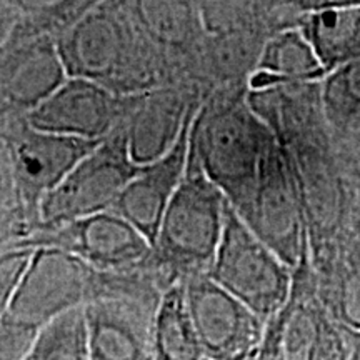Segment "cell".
Segmentation results:
<instances>
[{
	"mask_svg": "<svg viewBox=\"0 0 360 360\" xmlns=\"http://www.w3.org/2000/svg\"><path fill=\"white\" fill-rule=\"evenodd\" d=\"M292 6L302 15L315 12L339 11V8H357L360 0H292Z\"/></svg>",
	"mask_w": 360,
	"mask_h": 360,
	"instance_id": "25",
	"label": "cell"
},
{
	"mask_svg": "<svg viewBox=\"0 0 360 360\" xmlns=\"http://www.w3.org/2000/svg\"><path fill=\"white\" fill-rule=\"evenodd\" d=\"M209 277L267 323L289 300L294 270L227 204L224 236Z\"/></svg>",
	"mask_w": 360,
	"mask_h": 360,
	"instance_id": "6",
	"label": "cell"
},
{
	"mask_svg": "<svg viewBox=\"0 0 360 360\" xmlns=\"http://www.w3.org/2000/svg\"><path fill=\"white\" fill-rule=\"evenodd\" d=\"M233 212L292 270L309 254L302 199L276 137L265 154L257 182Z\"/></svg>",
	"mask_w": 360,
	"mask_h": 360,
	"instance_id": "8",
	"label": "cell"
},
{
	"mask_svg": "<svg viewBox=\"0 0 360 360\" xmlns=\"http://www.w3.org/2000/svg\"><path fill=\"white\" fill-rule=\"evenodd\" d=\"M20 247L65 252L102 272L139 267L152 252L150 242L114 210L39 229Z\"/></svg>",
	"mask_w": 360,
	"mask_h": 360,
	"instance_id": "11",
	"label": "cell"
},
{
	"mask_svg": "<svg viewBox=\"0 0 360 360\" xmlns=\"http://www.w3.org/2000/svg\"><path fill=\"white\" fill-rule=\"evenodd\" d=\"M200 105L202 101L192 90L175 84H162L124 96L122 127L135 164H148L167 154Z\"/></svg>",
	"mask_w": 360,
	"mask_h": 360,
	"instance_id": "14",
	"label": "cell"
},
{
	"mask_svg": "<svg viewBox=\"0 0 360 360\" xmlns=\"http://www.w3.org/2000/svg\"><path fill=\"white\" fill-rule=\"evenodd\" d=\"M299 29L327 74L360 57V7L307 13Z\"/></svg>",
	"mask_w": 360,
	"mask_h": 360,
	"instance_id": "20",
	"label": "cell"
},
{
	"mask_svg": "<svg viewBox=\"0 0 360 360\" xmlns=\"http://www.w3.org/2000/svg\"><path fill=\"white\" fill-rule=\"evenodd\" d=\"M227 200L188 154L186 177L152 240L150 265L165 287L205 276L222 240Z\"/></svg>",
	"mask_w": 360,
	"mask_h": 360,
	"instance_id": "5",
	"label": "cell"
},
{
	"mask_svg": "<svg viewBox=\"0 0 360 360\" xmlns=\"http://www.w3.org/2000/svg\"><path fill=\"white\" fill-rule=\"evenodd\" d=\"M249 102L274 134L295 177L309 252L334 244L349 232L354 188L323 114L321 82L249 90Z\"/></svg>",
	"mask_w": 360,
	"mask_h": 360,
	"instance_id": "1",
	"label": "cell"
},
{
	"mask_svg": "<svg viewBox=\"0 0 360 360\" xmlns=\"http://www.w3.org/2000/svg\"><path fill=\"white\" fill-rule=\"evenodd\" d=\"M0 57V124L7 134L29 122L34 110L64 82L67 72L57 42L13 29Z\"/></svg>",
	"mask_w": 360,
	"mask_h": 360,
	"instance_id": "10",
	"label": "cell"
},
{
	"mask_svg": "<svg viewBox=\"0 0 360 360\" xmlns=\"http://www.w3.org/2000/svg\"><path fill=\"white\" fill-rule=\"evenodd\" d=\"M315 289L337 326L360 335V247L347 232L332 245L309 252Z\"/></svg>",
	"mask_w": 360,
	"mask_h": 360,
	"instance_id": "18",
	"label": "cell"
},
{
	"mask_svg": "<svg viewBox=\"0 0 360 360\" xmlns=\"http://www.w3.org/2000/svg\"><path fill=\"white\" fill-rule=\"evenodd\" d=\"M350 360H360V335H354L352 355H350Z\"/></svg>",
	"mask_w": 360,
	"mask_h": 360,
	"instance_id": "27",
	"label": "cell"
},
{
	"mask_svg": "<svg viewBox=\"0 0 360 360\" xmlns=\"http://www.w3.org/2000/svg\"><path fill=\"white\" fill-rule=\"evenodd\" d=\"M22 360H90L84 307L40 328Z\"/></svg>",
	"mask_w": 360,
	"mask_h": 360,
	"instance_id": "23",
	"label": "cell"
},
{
	"mask_svg": "<svg viewBox=\"0 0 360 360\" xmlns=\"http://www.w3.org/2000/svg\"><path fill=\"white\" fill-rule=\"evenodd\" d=\"M321 101L335 142L360 137V57L327 74Z\"/></svg>",
	"mask_w": 360,
	"mask_h": 360,
	"instance_id": "22",
	"label": "cell"
},
{
	"mask_svg": "<svg viewBox=\"0 0 360 360\" xmlns=\"http://www.w3.org/2000/svg\"><path fill=\"white\" fill-rule=\"evenodd\" d=\"M184 290L204 360H249L257 354L267 328L257 314L209 274L188 278Z\"/></svg>",
	"mask_w": 360,
	"mask_h": 360,
	"instance_id": "12",
	"label": "cell"
},
{
	"mask_svg": "<svg viewBox=\"0 0 360 360\" xmlns=\"http://www.w3.org/2000/svg\"><path fill=\"white\" fill-rule=\"evenodd\" d=\"M98 270L74 255L35 249L6 315L19 326L40 328L94 299Z\"/></svg>",
	"mask_w": 360,
	"mask_h": 360,
	"instance_id": "9",
	"label": "cell"
},
{
	"mask_svg": "<svg viewBox=\"0 0 360 360\" xmlns=\"http://www.w3.org/2000/svg\"><path fill=\"white\" fill-rule=\"evenodd\" d=\"M327 72L300 29H287L272 35L260 53L249 90H262L281 84L322 82Z\"/></svg>",
	"mask_w": 360,
	"mask_h": 360,
	"instance_id": "19",
	"label": "cell"
},
{
	"mask_svg": "<svg viewBox=\"0 0 360 360\" xmlns=\"http://www.w3.org/2000/svg\"><path fill=\"white\" fill-rule=\"evenodd\" d=\"M137 169L120 125L98 142L45 197L35 231L112 210Z\"/></svg>",
	"mask_w": 360,
	"mask_h": 360,
	"instance_id": "7",
	"label": "cell"
},
{
	"mask_svg": "<svg viewBox=\"0 0 360 360\" xmlns=\"http://www.w3.org/2000/svg\"><path fill=\"white\" fill-rule=\"evenodd\" d=\"M135 4L147 34L150 35L152 42L159 49L165 62V84H175L192 90L191 77L193 67L209 35L202 19L199 2L135 0Z\"/></svg>",
	"mask_w": 360,
	"mask_h": 360,
	"instance_id": "16",
	"label": "cell"
},
{
	"mask_svg": "<svg viewBox=\"0 0 360 360\" xmlns=\"http://www.w3.org/2000/svg\"><path fill=\"white\" fill-rule=\"evenodd\" d=\"M67 77L87 79L115 96L165 84L167 70L135 0H105L57 39Z\"/></svg>",
	"mask_w": 360,
	"mask_h": 360,
	"instance_id": "2",
	"label": "cell"
},
{
	"mask_svg": "<svg viewBox=\"0 0 360 360\" xmlns=\"http://www.w3.org/2000/svg\"><path fill=\"white\" fill-rule=\"evenodd\" d=\"M155 360H204L186 299L184 283L165 290L154 330Z\"/></svg>",
	"mask_w": 360,
	"mask_h": 360,
	"instance_id": "21",
	"label": "cell"
},
{
	"mask_svg": "<svg viewBox=\"0 0 360 360\" xmlns=\"http://www.w3.org/2000/svg\"><path fill=\"white\" fill-rule=\"evenodd\" d=\"M354 188L352 207H350L349 219V233L360 247V182H350Z\"/></svg>",
	"mask_w": 360,
	"mask_h": 360,
	"instance_id": "26",
	"label": "cell"
},
{
	"mask_svg": "<svg viewBox=\"0 0 360 360\" xmlns=\"http://www.w3.org/2000/svg\"><path fill=\"white\" fill-rule=\"evenodd\" d=\"M192 124L193 120L167 154L148 164L139 165L137 172L130 179L112 209L132 224L150 244L159 231L160 220L170 200L186 177L191 154Z\"/></svg>",
	"mask_w": 360,
	"mask_h": 360,
	"instance_id": "17",
	"label": "cell"
},
{
	"mask_svg": "<svg viewBox=\"0 0 360 360\" xmlns=\"http://www.w3.org/2000/svg\"><path fill=\"white\" fill-rule=\"evenodd\" d=\"M105 0H51L37 11L24 13L17 27L25 34L44 35L57 42L90 11Z\"/></svg>",
	"mask_w": 360,
	"mask_h": 360,
	"instance_id": "24",
	"label": "cell"
},
{
	"mask_svg": "<svg viewBox=\"0 0 360 360\" xmlns=\"http://www.w3.org/2000/svg\"><path fill=\"white\" fill-rule=\"evenodd\" d=\"M2 142L22 204L35 229L39 227V210L45 197L98 143L40 130L29 122L13 129Z\"/></svg>",
	"mask_w": 360,
	"mask_h": 360,
	"instance_id": "13",
	"label": "cell"
},
{
	"mask_svg": "<svg viewBox=\"0 0 360 360\" xmlns=\"http://www.w3.org/2000/svg\"><path fill=\"white\" fill-rule=\"evenodd\" d=\"M274 134L252 109L249 89L214 94L197 110L191 154L233 210L257 182Z\"/></svg>",
	"mask_w": 360,
	"mask_h": 360,
	"instance_id": "3",
	"label": "cell"
},
{
	"mask_svg": "<svg viewBox=\"0 0 360 360\" xmlns=\"http://www.w3.org/2000/svg\"><path fill=\"white\" fill-rule=\"evenodd\" d=\"M29 124L82 141L101 142L122 125V97L80 77H65L29 117Z\"/></svg>",
	"mask_w": 360,
	"mask_h": 360,
	"instance_id": "15",
	"label": "cell"
},
{
	"mask_svg": "<svg viewBox=\"0 0 360 360\" xmlns=\"http://www.w3.org/2000/svg\"><path fill=\"white\" fill-rule=\"evenodd\" d=\"M165 290L150 257L134 269L98 270L96 294L84 307L90 360H155V319Z\"/></svg>",
	"mask_w": 360,
	"mask_h": 360,
	"instance_id": "4",
	"label": "cell"
}]
</instances>
